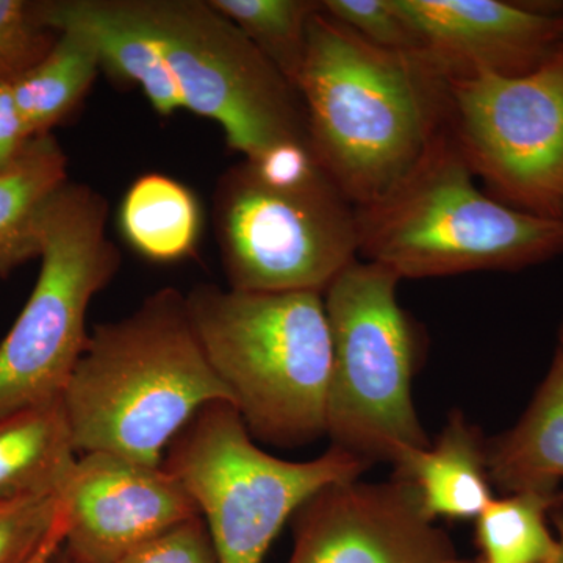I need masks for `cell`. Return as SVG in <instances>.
Masks as SVG:
<instances>
[{
	"instance_id": "1",
	"label": "cell",
	"mask_w": 563,
	"mask_h": 563,
	"mask_svg": "<svg viewBox=\"0 0 563 563\" xmlns=\"http://www.w3.org/2000/svg\"><path fill=\"white\" fill-rule=\"evenodd\" d=\"M36 13L52 31L84 36L162 117L188 110L217 122L246 161L310 146L299 92L210 2L60 0L36 3Z\"/></svg>"
},
{
	"instance_id": "2",
	"label": "cell",
	"mask_w": 563,
	"mask_h": 563,
	"mask_svg": "<svg viewBox=\"0 0 563 563\" xmlns=\"http://www.w3.org/2000/svg\"><path fill=\"white\" fill-rule=\"evenodd\" d=\"M296 90L322 172L355 207L377 202L446 124V81L417 55L374 46L320 10Z\"/></svg>"
},
{
	"instance_id": "3",
	"label": "cell",
	"mask_w": 563,
	"mask_h": 563,
	"mask_svg": "<svg viewBox=\"0 0 563 563\" xmlns=\"http://www.w3.org/2000/svg\"><path fill=\"white\" fill-rule=\"evenodd\" d=\"M232 404L203 354L185 295L163 288L135 312L95 325L62 395L77 454L162 465L180 429L210 402Z\"/></svg>"
},
{
	"instance_id": "4",
	"label": "cell",
	"mask_w": 563,
	"mask_h": 563,
	"mask_svg": "<svg viewBox=\"0 0 563 563\" xmlns=\"http://www.w3.org/2000/svg\"><path fill=\"white\" fill-rule=\"evenodd\" d=\"M185 301L252 439L296 448L325 435L332 340L321 292L201 285Z\"/></svg>"
},
{
	"instance_id": "5",
	"label": "cell",
	"mask_w": 563,
	"mask_h": 563,
	"mask_svg": "<svg viewBox=\"0 0 563 563\" xmlns=\"http://www.w3.org/2000/svg\"><path fill=\"white\" fill-rule=\"evenodd\" d=\"M357 222L358 255L401 280L515 272L563 252V220L481 191L446 124L401 184L357 207Z\"/></svg>"
},
{
	"instance_id": "6",
	"label": "cell",
	"mask_w": 563,
	"mask_h": 563,
	"mask_svg": "<svg viewBox=\"0 0 563 563\" xmlns=\"http://www.w3.org/2000/svg\"><path fill=\"white\" fill-rule=\"evenodd\" d=\"M399 282L357 258L322 292L332 340L325 435L369 465L431 446L412 395L420 333L396 298Z\"/></svg>"
},
{
	"instance_id": "7",
	"label": "cell",
	"mask_w": 563,
	"mask_h": 563,
	"mask_svg": "<svg viewBox=\"0 0 563 563\" xmlns=\"http://www.w3.org/2000/svg\"><path fill=\"white\" fill-rule=\"evenodd\" d=\"M191 496L220 563H262L296 510L328 485L358 479L369 463L340 448L307 462L263 451L231 402L207 404L162 462Z\"/></svg>"
},
{
	"instance_id": "8",
	"label": "cell",
	"mask_w": 563,
	"mask_h": 563,
	"mask_svg": "<svg viewBox=\"0 0 563 563\" xmlns=\"http://www.w3.org/2000/svg\"><path fill=\"white\" fill-rule=\"evenodd\" d=\"M107 214L98 191L70 181L47 207L38 279L0 343V417L62 399L90 336L92 298L120 268Z\"/></svg>"
},
{
	"instance_id": "9",
	"label": "cell",
	"mask_w": 563,
	"mask_h": 563,
	"mask_svg": "<svg viewBox=\"0 0 563 563\" xmlns=\"http://www.w3.org/2000/svg\"><path fill=\"white\" fill-rule=\"evenodd\" d=\"M217 228L233 290L322 295L358 257L357 207L322 169L276 185L244 161L221 180Z\"/></svg>"
},
{
	"instance_id": "10",
	"label": "cell",
	"mask_w": 563,
	"mask_h": 563,
	"mask_svg": "<svg viewBox=\"0 0 563 563\" xmlns=\"http://www.w3.org/2000/svg\"><path fill=\"white\" fill-rule=\"evenodd\" d=\"M446 81V131L506 206L563 220V46L523 76Z\"/></svg>"
},
{
	"instance_id": "11",
	"label": "cell",
	"mask_w": 563,
	"mask_h": 563,
	"mask_svg": "<svg viewBox=\"0 0 563 563\" xmlns=\"http://www.w3.org/2000/svg\"><path fill=\"white\" fill-rule=\"evenodd\" d=\"M288 563H457L453 542L421 509L409 481H344L291 517Z\"/></svg>"
},
{
	"instance_id": "12",
	"label": "cell",
	"mask_w": 563,
	"mask_h": 563,
	"mask_svg": "<svg viewBox=\"0 0 563 563\" xmlns=\"http://www.w3.org/2000/svg\"><path fill=\"white\" fill-rule=\"evenodd\" d=\"M63 548L81 563H120L174 526L201 517L162 465L109 453L77 455L60 488Z\"/></svg>"
},
{
	"instance_id": "13",
	"label": "cell",
	"mask_w": 563,
	"mask_h": 563,
	"mask_svg": "<svg viewBox=\"0 0 563 563\" xmlns=\"http://www.w3.org/2000/svg\"><path fill=\"white\" fill-rule=\"evenodd\" d=\"M417 57L444 80L523 76L563 46V14L504 0H391Z\"/></svg>"
},
{
	"instance_id": "14",
	"label": "cell",
	"mask_w": 563,
	"mask_h": 563,
	"mask_svg": "<svg viewBox=\"0 0 563 563\" xmlns=\"http://www.w3.org/2000/svg\"><path fill=\"white\" fill-rule=\"evenodd\" d=\"M409 481L429 520H476L492 501L485 440L462 413L451 415L433 446L410 451L395 465Z\"/></svg>"
},
{
	"instance_id": "15",
	"label": "cell",
	"mask_w": 563,
	"mask_h": 563,
	"mask_svg": "<svg viewBox=\"0 0 563 563\" xmlns=\"http://www.w3.org/2000/svg\"><path fill=\"white\" fill-rule=\"evenodd\" d=\"M492 485L510 495L561 490L563 479V354L555 351L550 372L523 417L509 431L485 440Z\"/></svg>"
},
{
	"instance_id": "16",
	"label": "cell",
	"mask_w": 563,
	"mask_h": 563,
	"mask_svg": "<svg viewBox=\"0 0 563 563\" xmlns=\"http://www.w3.org/2000/svg\"><path fill=\"white\" fill-rule=\"evenodd\" d=\"M66 184V157L49 133L33 136L0 169V276L40 257L44 213Z\"/></svg>"
},
{
	"instance_id": "17",
	"label": "cell",
	"mask_w": 563,
	"mask_h": 563,
	"mask_svg": "<svg viewBox=\"0 0 563 563\" xmlns=\"http://www.w3.org/2000/svg\"><path fill=\"white\" fill-rule=\"evenodd\" d=\"M62 399L0 417V503L60 492L77 459Z\"/></svg>"
},
{
	"instance_id": "18",
	"label": "cell",
	"mask_w": 563,
	"mask_h": 563,
	"mask_svg": "<svg viewBox=\"0 0 563 563\" xmlns=\"http://www.w3.org/2000/svg\"><path fill=\"white\" fill-rule=\"evenodd\" d=\"M120 222L125 239L140 254L152 261H177L198 242L201 210L179 181L147 174L125 195Z\"/></svg>"
},
{
	"instance_id": "19",
	"label": "cell",
	"mask_w": 563,
	"mask_h": 563,
	"mask_svg": "<svg viewBox=\"0 0 563 563\" xmlns=\"http://www.w3.org/2000/svg\"><path fill=\"white\" fill-rule=\"evenodd\" d=\"M51 51L31 69L11 80L29 136L46 135L74 110L98 76V52L84 36L57 32Z\"/></svg>"
},
{
	"instance_id": "20",
	"label": "cell",
	"mask_w": 563,
	"mask_h": 563,
	"mask_svg": "<svg viewBox=\"0 0 563 563\" xmlns=\"http://www.w3.org/2000/svg\"><path fill=\"white\" fill-rule=\"evenodd\" d=\"M563 506V492H520L493 498L476 518L479 563H550L558 537L548 520Z\"/></svg>"
},
{
	"instance_id": "21",
	"label": "cell",
	"mask_w": 563,
	"mask_h": 563,
	"mask_svg": "<svg viewBox=\"0 0 563 563\" xmlns=\"http://www.w3.org/2000/svg\"><path fill=\"white\" fill-rule=\"evenodd\" d=\"M210 3L232 21L296 88L306 58L309 22L320 10V2L211 0Z\"/></svg>"
},
{
	"instance_id": "22",
	"label": "cell",
	"mask_w": 563,
	"mask_h": 563,
	"mask_svg": "<svg viewBox=\"0 0 563 563\" xmlns=\"http://www.w3.org/2000/svg\"><path fill=\"white\" fill-rule=\"evenodd\" d=\"M60 492L0 503V563H31L57 525Z\"/></svg>"
},
{
	"instance_id": "23",
	"label": "cell",
	"mask_w": 563,
	"mask_h": 563,
	"mask_svg": "<svg viewBox=\"0 0 563 563\" xmlns=\"http://www.w3.org/2000/svg\"><path fill=\"white\" fill-rule=\"evenodd\" d=\"M58 33L46 27L35 3L0 0V81H11L51 51Z\"/></svg>"
},
{
	"instance_id": "24",
	"label": "cell",
	"mask_w": 563,
	"mask_h": 563,
	"mask_svg": "<svg viewBox=\"0 0 563 563\" xmlns=\"http://www.w3.org/2000/svg\"><path fill=\"white\" fill-rule=\"evenodd\" d=\"M321 10L363 40L399 54H417V43L391 0H324Z\"/></svg>"
},
{
	"instance_id": "25",
	"label": "cell",
	"mask_w": 563,
	"mask_h": 563,
	"mask_svg": "<svg viewBox=\"0 0 563 563\" xmlns=\"http://www.w3.org/2000/svg\"><path fill=\"white\" fill-rule=\"evenodd\" d=\"M120 563H220L202 517L191 518L143 544Z\"/></svg>"
},
{
	"instance_id": "26",
	"label": "cell",
	"mask_w": 563,
	"mask_h": 563,
	"mask_svg": "<svg viewBox=\"0 0 563 563\" xmlns=\"http://www.w3.org/2000/svg\"><path fill=\"white\" fill-rule=\"evenodd\" d=\"M31 140L10 81H0V169L9 165Z\"/></svg>"
},
{
	"instance_id": "27",
	"label": "cell",
	"mask_w": 563,
	"mask_h": 563,
	"mask_svg": "<svg viewBox=\"0 0 563 563\" xmlns=\"http://www.w3.org/2000/svg\"><path fill=\"white\" fill-rule=\"evenodd\" d=\"M66 529H68V521H66L65 509H63L62 506L60 518H58L55 528L52 529L49 539L41 547V550L36 553L35 558L32 559L31 563H49L51 559L57 554V551L60 550L63 543H65Z\"/></svg>"
},
{
	"instance_id": "28",
	"label": "cell",
	"mask_w": 563,
	"mask_h": 563,
	"mask_svg": "<svg viewBox=\"0 0 563 563\" xmlns=\"http://www.w3.org/2000/svg\"><path fill=\"white\" fill-rule=\"evenodd\" d=\"M551 521H553L555 537H558V553L550 563H563V506L558 507L551 514Z\"/></svg>"
},
{
	"instance_id": "29",
	"label": "cell",
	"mask_w": 563,
	"mask_h": 563,
	"mask_svg": "<svg viewBox=\"0 0 563 563\" xmlns=\"http://www.w3.org/2000/svg\"><path fill=\"white\" fill-rule=\"evenodd\" d=\"M49 563H81L77 561V559H74L73 555L68 553V551L65 550V548H60V550L57 551V554L54 555V558L51 559Z\"/></svg>"
},
{
	"instance_id": "30",
	"label": "cell",
	"mask_w": 563,
	"mask_h": 563,
	"mask_svg": "<svg viewBox=\"0 0 563 563\" xmlns=\"http://www.w3.org/2000/svg\"><path fill=\"white\" fill-rule=\"evenodd\" d=\"M555 351H559V352H561V354H563V322H562L561 332H559V346H558V350H555Z\"/></svg>"
},
{
	"instance_id": "31",
	"label": "cell",
	"mask_w": 563,
	"mask_h": 563,
	"mask_svg": "<svg viewBox=\"0 0 563 563\" xmlns=\"http://www.w3.org/2000/svg\"><path fill=\"white\" fill-rule=\"evenodd\" d=\"M457 563H479V561H463V559H459Z\"/></svg>"
}]
</instances>
